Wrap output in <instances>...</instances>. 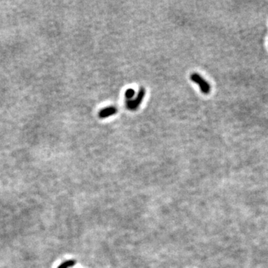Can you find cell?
<instances>
[{
    "label": "cell",
    "mask_w": 268,
    "mask_h": 268,
    "mask_svg": "<svg viewBox=\"0 0 268 268\" xmlns=\"http://www.w3.org/2000/svg\"><path fill=\"white\" fill-rule=\"evenodd\" d=\"M118 109L116 106H108V107L104 108V109L101 110L99 113V117L100 118H108L110 116H113L116 113H117Z\"/></svg>",
    "instance_id": "cell-3"
},
{
    "label": "cell",
    "mask_w": 268,
    "mask_h": 268,
    "mask_svg": "<svg viewBox=\"0 0 268 268\" xmlns=\"http://www.w3.org/2000/svg\"><path fill=\"white\" fill-rule=\"evenodd\" d=\"M191 80L200 87L201 92L205 95H208L211 92V86L205 79H203L197 73H192L190 77Z\"/></svg>",
    "instance_id": "cell-1"
},
{
    "label": "cell",
    "mask_w": 268,
    "mask_h": 268,
    "mask_svg": "<svg viewBox=\"0 0 268 268\" xmlns=\"http://www.w3.org/2000/svg\"><path fill=\"white\" fill-rule=\"evenodd\" d=\"M134 95H135V91L133 89H128L125 92V97L127 98L128 100H131V99L133 97Z\"/></svg>",
    "instance_id": "cell-5"
},
{
    "label": "cell",
    "mask_w": 268,
    "mask_h": 268,
    "mask_svg": "<svg viewBox=\"0 0 268 268\" xmlns=\"http://www.w3.org/2000/svg\"><path fill=\"white\" fill-rule=\"evenodd\" d=\"M145 89L144 87H142L139 91L137 96L136 97L135 99L133 100H128L127 101V107L128 109L130 110H136V109H138V107L140 105L142 104V101H143L145 95Z\"/></svg>",
    "instance_id": "cell-2"
},
{
    "label": "cell",
    "mask_w": 268,
    "mask_h": 268,
    "mask_svg": "<svg viewBox=\"0 0 268 268\" xmlns=\"http://www.w3.org/2000/svg\"><path fill=\"white\" fill-rule=\"evenodd\" d=\"M75 261L74 260H69L66 262H64L63 264H61L58 268H69L70 267H73L75 265Z\"/></svg>",
    "instance_id": "cell-4"
}]
</instances>
